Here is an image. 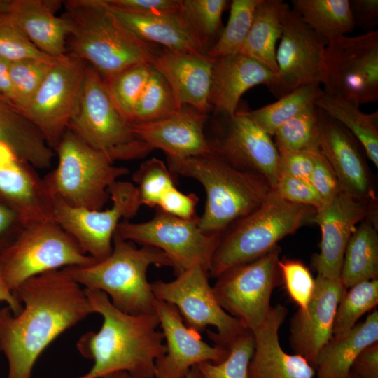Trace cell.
<instances>
[{"instance_id": "6da1fadb", "label": "cell", "mask_w": 378, "mask_h": 378, "mask_svg": "<svg viewBox=\"0 0 378 378\" xmlns=\"http://www.w3.org/2000/svg\"><path fill=\"white\" fill-rule=\"evenodd\" d=\"M22 308L0 309V351L6 378H31L37 360L60 335L94 310L85 289L62 270L29 279L13 292Z\"/></svg>"}, {"instance_id": "7a4b0ae2", "label": "cell", "mask_w": 378, "mask_h": 378, "mask_svg": "<svg viewBox=\"0 0 378 378\" xmlns=\"http://www.w3.org/2000/svg\"><path fill=\"white\" fill-rule=\"evenodd\" d=\"M85 290L94 312L102 316V324L97 332L83 335L76 344L80 354L93 360L90 370L76 378H99L120 371L155 378V361L166 349L156 314L125 313L104 293Z\"/></svg>"}, {"instance_id": "3957f363", "label": "cell", "mask_w": 378, "mask_h": 378, "mask_svg": "<svg viewBox=\"0 0 378 378\" xmlns=\"http://www.w3.org/2000/svg\"><path fill=\"white\" fill-rule=\"evenodd\" d=\"M71 53L90 64L107 80L140 64H150L158 51L143 41L114 15L104 0L63 1Z\"/></svg>"}, {"instance_id": "277c9868", "label": "cell", "mask_w": 378, "mask_h": 378, "mask_svg": "<svg viewBox=\"0 0 378 378\" xmlns=\"http://www.w3.org/2000/svg\"><path fill=\"white\" fill-rule=\"evenodd\" d=\"M167 162L172 173L195 179L203 186L206 202L198 225L207 234H223L228 226L260 206L273 189L260 173L237 168L212 152L167 157Z\"/></svg>"}, {"instance_id": "5b68a950", "label": "cell", "mask_w": 378, "mask_h": 378, "mask_svg": "<svg viewBox=\"0 0 378 378\" xmlns=\"http://www.w3.org/2000/svg\"><path fill=\"white\" fill-rule=\"evenodd\" d=\"M151 265L174 268L172 261L160 249L138 247L115 234L108 257L88 265L62 270L85 289L104 293L120 311L138 315L155 313L156 299L147 279Z\"/></svg>"}, {"instance_id": "8992f818", "label": "cell", "mask_w": 378, "mask_h": 378, "mask_svg": "<svg viewBox=\"0 0 378 378\" xmlns=\"http://www.w3.org/2000/svg\"><path fill=\"white\" fill-rule=\"evenodd\" d=\"M315 212L313 207L286 201L272 189L260 206L223 234L209 273L216 278L234 266L266 254L284 237L312 222Z\"/></svg>"}, {"instance_id": "52a82bcc", "label": "cell", "mask_w": 378, "mask_h": 378, "mask_svg": "<svg viewBox=\"0 0 378 378\" xmlns=\"http://www.w3.org/2000/svg\"><path fill=\"white\" fill-rule=\"evenodd\" d=\"M56 167L43 181L52 198L74 207L100 210L110 200L108 190L129 169L116 166L67 129L55 150Z\"/></svg>"}, {"instance_id": "ba28073f", "label": "cell", "mask_w": 378, "mask_h": 378, "mask_svg": "<svg viewBox=\"0 0 378 378\" xmlns=\"http://www.w3.org/2000/svg\"><path fill=\"white\" fill-rule=\"evenodd\" d=\"M96 260L50 219L20 230L15 241L0 254V276L14 292L34 276L66 267L88 265Z\"/></svg>"}, {"instance_id": "9c48e42d", "label": "cell", "mask_w": 378, "mask_h": 378, "mask_svg": "<svg viewBox=\"0 0 378 378\" xmlns=\"http://www.w3.org/2000/svg\"><path fill=\"white\" fill-rule=\"evenodd\" d=\"M68 129L114 162L141 158L151 151L120 114L104 79L90 65L86 66L78 109Z\"/></svg>"}, {"instance_id": "30bf717a", "label": "cell", "mask_w": 378, "mask_h": 378, "mask_svg": "<svg viewBox=\"0 0 378 378\" xmlns=\"http://www.w3.org/2000/svg\"><path fill=\"white\" fill-rule=\"evenodd\" d=\"M198 217L183 219L157 209L148 220H122L115 234L134 244L160 249L172 261L176 274L197 265L209 271L223 234L203 232L199 227Z\"/></svg>"}, {"instance_id": "8fae6325", "label": "cell", "mask_w": 378, "mask_h": 378, "mask_svg": "<svg viewBox=\"0 0 378 378\" xmlns=\"http://www.w3.org/2000/svg\"><path fill=\"white\" fill-rule=\"evenodd\" d=\"M151 287L155 299L174 305L190 328L201 332L214 327L216 332L207 331L214 344L225 346L248 330L222 308L209 284V271L202 266L185 270L170 281H153Z\"/></svg>"}, {"instance_id": "7c38bea8", "label": "cell", "mask_w": 378, "mask_h": 378, "mask_svg": "<svg viewBox=\"0 0 378 378\" xmlns=\"http://www.w3.org/2000/svg\"><path fill=\"white\" fill-rule=\"evenodd\" d=\"M277 245L261 257L216 277L214 292L222 308L253 331L266 319L273 290L282 284Z\"/></svg>"}, {"instance_id": "4fadbf2b", "label": "cell", "mask_w": 378, "mask_h": 378, "mask_svg": "<svg viewBox=\"0 0 378 378\" xmlns=\"http://www.w3.org/2000/svg\"><path fill=\"white\" fill-rule=\"evenodd\" d=\"M325 93L359 106L378 100V31L328 42L322 84Z\"/></svg>"}, {"instance_id": "5bb4252c", "label": "cell", "mask_w": 378, "mask_h": 378, "mask_svg": "<svg viewBox=\"0 0 378 378\" xmlns=\"http://www.w3.org/2000/svg\"><path fill=\"white\" fill-rule=\"evenodd\" d=\"M108 193L111 205L100 210L74 207L52 198V219L97 260L110 255L118 225L133 218L141 206L131 182L118 180Z\"/></svg>"}, {"instance_id": "9a60e30c", "label": "cell", "mask_w": 378, "mask_h": 378, "mask_svg": "<svg viewBox=\"0 0 378 378\" xmlns=\"http://www.w3.org/2000/svg\"><path fill=\"white\" fill-rule=\"evenodd\" d=\"M86 66L71 54L64 56L22 111L53 150L78 109Z\"/></svg>"}, {"instance_id": "2e32d148", "label": "cell", "mask_w": 378, "mask_h": 378, "mask_svg": "<svg viewBox=\"0 0 378 378\" xmlns=\"http://www.w3.org/2000/svg\"><path fill=\"white\" fill-rule=\"evenodd\" d=\"M327 43L288 4L276 48V83L272 92L279 99L307 85H321Z\"/></svg>"}, {"instance_id": "e0dca14e", "label": "cell", "mask_w": 378, "mask_h": 378, "mask_svg": "<svg viewBox=\"0 0 378 378\" xmlns=\"http://www.w3.org/2000/svg\"><path fill=\"white\" fill-rule=\"evenodd\" d=\"M218 133L209 141L211 152L229 164L260 173L274 189L279 178V151L272 136L244 112L223 116Z\"/></svg>"}, {"instance_id": "ac0fdd59", "label": "cell", "mask_w": 378, "mask_h": 378, "mask_svg": "<svg viewBox=\"0 0 378 378\" xmlns=\"http://www.w3.org/2000/svg\"><path fill=\"white\" fill-rule=\"evenodd\" d=\"M156 314L165 341V353L155 361V378H182L197 365L222 361L227 348L204 342L190 328L172 304L155 300Z\"/></svg>"}, {"instance_id": "d6986e66", "label": "cell", "mask_w": 378, "mask_h": 378, "mask_svg": "<svg viewBox=\"0 0 378 378\" xmlns=\"http://www.w3.org/2000/svg\"><path fill=\"white\" fill-rule=\"evenodd\" d=\"M371 203L340 191L316 210L312 222L321 230L320 252L313 261L317 276L340 279L346 245L356 225L371 214Z\"/></svg>"}, {"instance_id": "ffe728a7", "label": "cell", "mask_w": 378, "mask_h": 378, "mask_svg": "<svg viewBox=\"0 0 378 378\" xmlns=\"http://www.w3.org/2000/svg\"><path fill=\"white\" fill-rule=\"evenodd\" d=\"M315 290L305 311L298 309L290 323V343L295 354L315 369L317 356L332 336L338 304L347 290L340 279L317 276Z\"/></svg>"}, {"instance_id": "44dd1931", "label": "cell", "mask_w": 378, "mask_h": 378, "mask_svg": "<svg viewBox=\"0 0 378 378\" xmlns=\"http://www.w3.org/2000/svg\"><path fill=\"white\" fill-rule=\"evenodd\" d=\"M358 143L344 126L318 108L319 150L334 171L341 191L371 202L374 195Z\"/></svg>"}, {"instance_id": "7402d4cb", "label": "cell", "mask_w": 378, "mask_h": 378, "mask_svg": "<svg viewBox=\"0 0 378 378\" xmlns=\"http://www.w3.org/2000/svg\"><path fill=\"white\" fill-rule=\"evenodd\" d=\"M0 195L12 203L23 227L52 219V198L43 178L0 142Z\"/></svg>"}, {"instance_id": "603a6c76", "label": "cell", "mask_w": 378, "mask_h": 378, "mask_svg": "<svg viewBox=\"0 0 378 378\" xmlns=\"http://www.w3.org/2000/svg\"><path fill=\"white\" fill-rule=\"evenodd\" d=\"M206 120V114L183 106L167 118L131 125L151 150L160 149L167 157L187 158L211 153L204 131Z\"/></svg>"}, {"instance_id": "cb8c5ba5", "label": "cell", "mask_w": 378, "mask_h": 378, "mask_svg": "<svg viewBox=\"0 0 378 378\" xmlns=\"http://www.w3.org/2000/svg\"><path fill=\"white\" fill-rule=\"evenodd\" d=\"M214 61L206 53L176 52L164 48L150 65L166 79L181 105L206 114L211 108Z\"/></svg>"}, {"instance_id": "d4e9b609", "label": "cell", "mask_w": 378, "mask_h": 378, "mask_svg": "<svg viewBox=\"0 0 378 378\" xmlns=\"http://www.w3.org/2000/svg\"><path fill=\"white\" fill-rule=\"evenodd\" d=\"M288 313L282 304L272 306L264 322L253 332L255 346L248 378H314L315 369L302 356L282 349L279 331Z\"/></svg>"}, {"instance_id": "484cf974", "label": "cell", "mask_w": 378, "mask_h": 378, "mask_svg": "<svg viewBox=\"0 0 378 378\" xmlns=\"http://www.w3.org/2000/svg\"><path fill=\"white\" fill-rule=\"evenodd\" d=\"M276 83V77L271 70L242 54L215 58L209 98L211 108L222 116H232L247 90L264 85L272 92Z\"/></svg>"}, {"instance_id": "4316f807", "label": "cell", "mask_w": 378, "mask_h": 378, "mask_svg": "<svg viewBox=\"0 0 378 378\" xmlns=\"http://www.w3.org/2000/svg\"><path fill=\"white\" fill-rule=\"evenodd\" d=\"M61 1H11L9 15L22 29L30 41L42 52L53 57L67 55L69 29L56 11Z\"/></svg>"}, {"instance_id": "83f0119b", "label": "cell", "mask_w": 378, "mask_h": 378, "mask_svg": "<svg viewBox=\"0 0 378 378\" xmlns=\"http://www.w3.org/2000/svg\"><path fill=\"white\" fill-rule=\"evenodd\" d=\"M110 8L129 30L146 42L160 44L176 52L206 54L178 11L167 15L147 14Z\"/></svg>"}, {"instance_id": "f1b7e54d", "label": "cell", "mask_w": 378, "mask_h": 378, "mask_svg": "<svg viewBox=\"0 0 378 378\" xmlns=\"http://www.w3.org/2000/svg\"><path fill=\"white\" fill-rule=\"evenodd\" d=\"M378 342V311L374 309L364 321L332 335L322 347L316 360V378H344L358 355Z\"/></svg>"}, {"instance_id": "f546056e", "label": "cell", "mask_w": 378, "mask_h": 378, "mask_svg": "<svg viewBox=\"0 0 378 378\" xmlns=\"http://www.w3.org/2000/svg\"><path fill=\"white\" fill-rule=\"evenodd\" d=\"M287 6L282 0H262L240 52L267 67L276 77V44L281 36L283 16Z\"/></svg>"}, {"instance_id": "4dcf8cb0", "label": "cell", "mask_w": 378, "mask_h": 378, "mask_svg": "<svg viewBox=\"0 0 378 378\" xmlns=\"http://www.w3.org/2000/svg\"><path fill=\"white\" fill-rule=\"evenodd\" d=\"M371 216L361 221L346 245L340 276L346 289L378 277V234Z\"/></svg>"}, {"instance_id": "1f68e13d", "label": "cell", "mask_w": 378, "mask_h": 378, "mask_svg": "<svg viewBox=\"0 0 378 378\" xmlns=\"http://www.w3.org/2000/svg\"><path fill=\"white\" fill-rule=\"evenodd\" d=\"M315 105L344 126L360 143L369 159L378 167V111L366 113L355 103L323 93Z\"/></svg>"}, {"instance_id": "d6a6232c", "label": "cell", "mask_w": 378, "mask_h": 378, "mask_svg": "<svg viewBox=\"0 0 378 378\" xmlns=\"http://www.w3.org/2000/svg\"><path fill=\"white\" fill-rule=\"evenodd\" d=\"M292 8L327 43L355 27L349 0H292Z\"/></svg>"}, {"instance_id": "836d02e7", "label": "cell", "mask_w": 378, "mask_h": 378, "mask_svg": "<svg viewBox=\"0 0 378 378\" xmlns=\"http://www.w3.org/2000/svg\"><path fill=\"white\" fill-rule=\"evenodd\" d=\"M320 85L300 87L280 97L276 102L245 113L265 132L272 137L285 122L307 108L314 105L323 94Z\"/></svg>"}, {"instance_id": "e575fe53", "label": "cell", "mask_w": 378, "mask_h": 378, "mask_svg": "<svg viewBox=\"0 0 378 378\" xmlns=\"http://www.w3.org/2000/svg\"><path fill=\"white\" fill-rule=\"evenodd\" d=\"M183 106L166 79L153 68L137 102L131 125L167 118Z\"/></svg>"}, {"instance_id": "d590c367", "label": "cell", "mask_w": 378, "mask_h": 378, "mask_svg": "<svg viewBox=\"0 0 378 378\" xmlns=\"http://www.w3.org/2000/svg\"><path fill=\"white\" fill-rule=\"evenodd\" d=\"M262 0H233L226 27L206 54L213 58L240 53L250 31L254 14Z\"/></svg>"}, {"instance_id": "8d00e7d4", "label": "cell", "mask_w": 378, "mask_h": 378, "mask_svg": "<svg viewBox=\"0 0 378 378\" xmlns=\"http://www.w3.org/2000/svg\"><path fill=\"white\" fill-rule=\"evenodd\" d=\"M227 4L226 0H181L178 13L204 52L219 32Z\"/></svg>"}, {"instance_id": "74e56055", "label": "cell", "mask_w": 378, "mask_h": 378, "mask_svg": "<svg viewBox=\"0 0 378 378\" xmlns=\"http://www.w3.org/2000/svg\"><path fill=\"white\" fill-rule=\"evenodd\" d=\"M280 153L317 151L318 148V108L314 104L282 125L273 135Z\"/></svg>"}, {"instance_id": "f35d334b", "label": "cell", "mask_w": 378, "mask_h": 378, "mask_svg": "<svg viewBox=\"0 0 378 378\" xmlns=\"http://www.w3.org/2000/svg\"><path fill=\"white\" fill-rule=\"evenodd\" d=\"M152 69L150 64H136L104 80L112 102L130 125Z\"/></svg>"}, {"instance_id": "ab89813d", "label": "cell", "mask_w": 378, "mask_h": 378, "mask_svg": "<svg viewBox=\"0 0 378 378\" xmlns=\"http://www.w3.org/2000/svg\"><path fill=\"white\" fill-rule=\"evenodd\" d=\"M254 346L253 333L246 330L224 346L228 352L222 361L205 362L196 366L201 378H248Z\"/></svg>"}, {"instance_id": "60d3db41", "label": "cell", "mask_w": 378, "mask_h": 378, "mask_svg": "<svg viewBox=\"0 0 378 378\" xmlns=\"http://www.w3.org/2000/svg\"><path fill=\"white\" fill-rule=\"evenodd\" d=\"M378 304V279L360 282L342 295L335 314L332 333L344 332Z\"/></svg>"}, {"instance_id": "b9f144b4", "label": "cell", "mask_w": 378, "mask_h": 378, "mask_svg": "<svg viewBox=\"0 0 378 378\" xmlns=\"http://www.w3.org/2000/svg\"><path fill=\"white\" fill-rule=\"evenodd\" d=\"M62 57L51 60L25 59L10 62L9 74L14 93V105L22 111L52 67Z\"/></svg>"}, {"instance_id": "7bdbcfd3", "label": "cell", "mask_w": 378, "mask_h": 378, "mask_svg": "<svg viewBox=\"0 0 378 378\" xmlns=\"http://www.w3.org/2000/svg\"><path fill=\"white\" fill-rule=\"evenodd\" d=\"M172 172L162 160L152 158L142 162L133 176L141 205L157 207L162 195L176 186Z\"/></svg>"}, {"instance_id": "ee69618b", "label": "cell", "mask_w": 378, "mask_h": 378, "mask_svg": "<svg viewBox=\"0 0 378 378\" xmlns=\"http://www.w3.org/2000/svg\"><path fill=\"white\" fill-rule=\"evenodd\" d=\"M0 58L15 62L25 59L51 60L57 57L40 51L9 14L6 13L0 15Z\"/></svg>"}, {"instance_id": "f6af8a7d", "label": "cell", "mask_w": 378, "mask_h": 378, "mask_svg": "<svg viewBox=\"0 0 378 378\" xmlns=\"http://www.w3.org/2000/svg\"><path fill=\"white\" fill-rule=\"evenodd\" d=\"M282 283L290 299L305 311L315 290V279L300 260L285 259L279 262Z\"/></svg>"}, {"instance_id": "bcb514c9", "label": "cell", "mask_w": 378, "mask_h": 378, "mask_svg": "<svg viewBox=\"0 0 378 378\" xmlns=\"http://www.w3.org/2000/svg\"><path fill=\"white\" fill-rule=\"evenodd\" d=\"M286 201L318 209L323 205L320 195L311 183L288 176H280L274 188Z\"/></svg>"}, {"instance_id": "7dc6e473", "label": "cell", "mask_w": 378, "mask_h": 378, "mask_svg": "<svg viewBox=\"0 0 378 378\" xmlns=\"http://www.w3.org/2000/svg\"><path fill=\"white\" fill-rule=\"evenodd\" d=\"M317 151H290L279 153V177L288 176L310 183Z\"/></svg>"}, {"instance_id": "c3c4849f", "label": "cell", "mask_w": 378, "mask_h": 378, "mask_svg": "<svg viewBox=\"0 0 378 378\" xmlns=\"http://www.w3.org/2000/svg\"><path fill=\"white\" fill-rule=\"evenodd\" d=\"M310 183L322 199L323 204L341 191L334 171L320 150L315 154Z\"/></svg>"}, {"instance_id": "681fc988", "label": "cell", "mask_w": 378, "mask_h": 378, "mask_svg": "<svg viewBox=\"0 0 378 378\" xmlns=\"http://www.w3.org/2000/svg\"><path fill=\"white\" fill-rule=\"evenodd\" d=\"M198 201L195 193L186 194L174 186L162 195L156 208L177 218L192 219L197 217Z\"/></svg>"}, {"instance_id": "f907efd6", "label": "cell", "mask_w": 378, "mask_h": 378, "mask_svg": "<svg viewBox=\"0 0 378 378\" xmlns=\"http://www.w3.org/2000/svg\"><path fill=\"white\" fill-rule=\"evenodd\" d=\"M111 8L147 14H174L181 0H104Z\"/></svg>"}, {"instance_id": "816d5d0a", "label": "cell", "mask_w": 378, "mask_h": 378, "mask_svg": "<svg viewBox=\"0 0 378 378\" xmlns=\"http://www.w3.org/2000/svg\"><path fill=\"white\" fill-rule=\"evenodd\" d=\"M349 6L355 26L367 31H374L378 23L377 0H349Z\"/></svg>"}, {"instance_id": "f5cc1de1", "label": "cell", "mask_w": 378, "mask_h": 378, "mask_svg": "<svg viewBox=\"0 0 378 378\" xmlns=\"http://www.w3.org/2000/svg\"><path fill=\"white\" fill-rule=\"evenodd\" d=\"M350 373L356 378H378V342L365 348L355 358Z\"/></svg>"}, {"instance_id": "db71d44e", "label": "cell", "mask_w": 378, "mask_h": 378, "mask_svg": "<svg viewBox=\"0 0 378 378\" xmlns=\"http://www.w3.org/2000/svg\"><path fill=\"white\" fill-rule=\"evenodd\" d=\"M10 62L0 58V97L14 104V93L9 74Z\"/></svg>"}, {"instance_id": "11a10c76", "label": "cell", "mask_w": 378, "mask_h": 378, "mask_svg": "<svg viewBox=\"0 0 378 378\" xmlns=\"http://www.w3.org/2000/svg\"><path fill=\"white\" fill-rule=\"evenodd\" d=\"M17 223L22 225L17 213L0 202V236L7 232Z\"/></svg>"}, {"instance_id": "9f6ffc18", "label": "cell", "mask_w": 378, "mask_h": 378, "mask_svg": "<svg viewBox=\"0 0 378 378\" xmlns=\"http://www.w3.org/2000/svg\"><path fill=\"white\" fill-rule=\"evenodd\" d=\"M5 302L14 314L19 313L22 305L13 292L5 285L0 276V302Z\"/></svg>"}, {"instance_id": "6f0895ef", "label": "cell", "mask_w": 378, "mask_h": 378, "mask_svg": "<svg viewBox=\"0 0 378 378\" xmlns=\"http://www.w3.org/2000/svg\"><path fill=\"white\" fill-rule=\"evenodd\" d=\"M99 378H144L134 374H132L130 372L125 371H120L107 374Z\"/></svg>"}, {"instance_id": "680465c9", "label": "cell", "mask_w": 378, "mask_h": 378, "mask_svg": "<svg viewBox=\"0 0 378 378\" xmlns=\"http://www.w3.org/2000/svg\"><path fill=\"white\" fill-rule=\"evenodd\" d=\"M11 1L0 0V15L8 13Z\"/></svg>"}, {"instance_id": "91938a15", "label": "cell", "mask_w": 378, "mask_h": 378, "mask_svg": "<svg viewBox=\"0 0 378 378\" xmlns=\"http://www.w3.org/2000/svg\"><path fill=\"white\" fill-rule=\"evenodd\" d=\"M182 378H201V376L197 368L195 366L192 368L190 371Z\"/></svg>"}, {"instance_id": "94428289", "label": "cell", "mask_w": 378, "mask_h": 378, "mask_svg": "<svg viewBox=\"0 0 378 378\" xmlns=\"http://www.w3.org/2000/svg\"><path fill=\"white\" fill-rule=\"evenodd\" d=\"M344 378H356V377L349 372V374Z\"/></svg>"}]
</instances>
